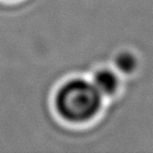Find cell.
<instances>
[{
  "label": "cell",
  "mask_w": 153,
  "mask_h": 153,
  "mask_svg": "<svg viewBox=\"0 0 153 153\" xmlns=\"http://www.w3.org/2000/svg\"><path fill=\"white\" fill-rule=\"evenodd\" d=\"M88 78L105 102L115 98L123 85V78L110 65L98 66L90 73Z\"/></svg>",
  "instance_id": "7a4b0ae2"
},
{
  "label": "cell",
  "mask_w": 153,
  "mask_h": 153,
  "mask_svg": "<svg viewBox=\"0 0 153 153\" xmlns=\"http://www.w3.org/2000/svg\"><path fill=\"white\" fill-rule=\"evenodd\" d=\"M105 100L88 76L73 75L61 81L54 90L51 106L66 124L86 126L102 112Z\"/></svg>",
  "instance_id": "6da1fadb"
},
{
  "label": "cell",
  "mask_w": 153,
  "mask_h": 153,
  "mask_svg": "<svg viewBox=\"0 0 153 153\" xmlns=\"http://www.w3.org/2000/svg\"><path fill=\"white\" fill-rule=\"evenodd\" d=\"M109 65L118 72V74L123 78L124 84L139 74L141 68V59L135 50L122 48L112 55Z\"/></svg>",
  "instance_id": "3957f363"
}]
</instances>
